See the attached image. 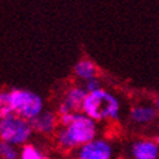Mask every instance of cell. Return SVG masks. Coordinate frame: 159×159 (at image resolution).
<instances>
[{
	"mask_svg": "<svg viewBox=\"0 0 159 159\" xmlns=\"http://www.w3.org/2000/svg\"><path fill=\"white\" fill-rule=\"evenodd\" d=\"M97 134L96 120L83 113H74V118L57 133V145L63 150H71L93 140Z\"/></svg>",
	"mask_w": 159,
	"mask_h": 159,
	"instance_id": "cell-1",
	"label": "cell"
},
{
	"mask_svg": "<svg viewBox=\"0 0 159 159\" xmlns=\"http://www.w3.org/2000/svg\"><path fill=\"white\" fill-rule=\"evenodd\" d=\"M80 111L96 122L109 120V119L118 118L120 111V104L114 94L98 88L85 94Z\"/></svg>",
	"mask_w": 159,
	"mask_h": 159,
	"instance_id": "cell-2",
	"label": "cell"
},
{
	"mask_svg": "<svg viewBox=\"0 0 159 159\" xmlns=\"http://www.w3.org/2000/svg\"><path fill=\"white\" fill-rule=\"evenodd\" d=\"M33 134V128L29 119L14 113L0 119V140L13 145H23Z\"/></svg>",
	"mask_w": 159,
	"mask_h": 159,
	"instance_id": "cell-3",
	"label": "cell"
},
{
	"mask_svg": "<svg viewBox=\"0 0 159 159\" xmlns=\"http://www.w3.org/2000/svg\"><path fill=\"white\" fill-rule=\"evenodd\" d=\"M9 101L12 113L25 119L34 118L43 110V100L39 94L26 89H12L9 91Z\"/></svg>",
	"mask_w": 159,
	"mask_h": 159,
	"instance_id": "cell-4",
	"label": "cell"
},
{
	"mask_svg": "<svg viewBox=\"0 0 159 159\" xmlns=\"http://www.w3.org/2000/svg\"><path fill=\"white\" fill-rule=\"evenodd\" d=\"M113 155L111 145L105 140H93L79 146L78 157L80 159H110Z\"/></svg>",
	"mask_w": 159,
	"mask_h": 159,
	"instance_id": "cell-5",
	"label": "cell"
},
{
	"mask_svg": "<svg viewBox=\"0 0 159 159\" xmlns=\"http://www.w3.org/2000/svg\"><path fill=\"white\" fill-rule=\"evenodd\" d=\"M30 124L33 131L43 134H49L54 132L56 127L58 124V118L56 114L51 111H44L42 110L39 114H36L34 118L30 119Z\"/></svg>",
	"mask_w": 159,
	"mask_h": 159,
	"instance_id": "cell-6",
	"label": "cell"
},
{
	"mask_svg": "<svg viewBox=\"0 0 159 159\" xmlns=\"http://www.w3.org/2000/svg\"><path fill=\"white\" fill-rule=\"evenodd\" d=\"M158 154V144L153 140H141L132 145V157L136 159H157Z\"/></svg>",
	"mask_w": 159,
	"mask_h": 159,
	"instance_id": "cell-7",
	"label": "cell"
},
{
	"mask_svg": "<svg viewBox=\"0 0 159 159\" xmlns=\"http://www.w3.org/2000/svg\"><path fill=\"white\" fill-rule=\"evenodd\" d=\"M157 118V109L150 105L144 106H134L131 110V119L132 122L139 124H148L152 123Z\"/></svg>",
	"mask_w": 159,
	"mask_h": 159,
	"instance_id": "cell-8",
	"label": "cell"
},
{
	"mask_svg": "<svg viewBox=\"0 0 159 159\" xmlns=\"http://www.w3.org/2000/svg\"><path fill=\"white\" fill-rule=\"evenodd\" d=\"M85 89L84 88H80V87H73L70 88L67 92H66V96H65V100L62 102L66 104L67 107L71 110V111H79L80 110V106H82V102L85 97Z\"/></svg>",
	"mask_w": 159,
	"mask_h": 159,
	"instance_id": "cell-9",
	"label": "cell"
},
{
	"mask_svg": "<svg viewBox=\"0 0 159 159\" xmlns=\"http://www.w3.org/2000/svg\"><path fill=\"white\" fill-rule=\"evenodd\" d=\"M74 73L79 79L87 80V79H91V78H96L98 74V69L94 65V62H92L91 60H80L75 65Z\"/></svg>",
	"mask_w": 159,
	"mask_h": 159,
	"instance_id": "cell-10",
	"label": "cell"
},
{
	"mask_svg": "<svg viewBox=\"0 0 159 159\" xmlns=\"http://www.w3.org/2000/svg\"><path fill=\"white\" fill-rule=\"evenodd\" d=\"M20 157L22 159H43L45 158L44 153L40 152L35 145L33 144H23L21 152H20Z\"/></svg>",
	"mask_w": 159,
	"mask_h": 159,
	"instance_id": "cell-11",
	"label": "cell"
},
{
	"mask_svg": "<svg viewBox=\"0 0 159 159\" xmlns=\"http://www.w3.org/2000/svg\"><path fill=\"white\" fill-rule=\"evenodd\" d=\"M0 157L4 159H16L18 157L16 145L9 144L7 141H0Z\"/></svg>",
	"mask_w": 159,
	"mask_h": 159,
	"instance_id": "cell-12",
	"label": "cell"
},
{
	"mask_svg": "<svg viewBox=\"0 0 159 159\" xmlns=\"http://www.w3.org/2000/svg\"><path fill=\"white\" fill-rule=\"evenodd\" d=\"M12 113L9 92H0V119Z\"/></svg>",
	"mask_w": 159,
	"mask_h": 159,
	"instance_id": "cell-13",
	"label": "cell"
},
{
	"mask_svg": "<svg viewBox=\"0 0 159 159\" xmlns=\"http://www.w3.org/2000/svg\"><path fill=\"white\" fill-rule=\"evenodd\" d=\"M98 88H101V87H100V82H98L97 76L84 80V89H85L87 93H88V92H93V91H96Z\"/></svg>",
	"mask_w": 159,
	"mask_h": 159,
	"instance_id": "cell-14",
	"label": "cell"
},
{
	"mask_svg": "<svg viewBox=\"0 0 159 159\" xmlns=\"http://www.w3.org/2000/svg\"><path fill=\"white\" fill-rule=\"evenodd\" d=\"M70 109L67 107V105L66 104H60V106H58V115H61V114H66V113H70Z\"/></svg>",
	"mask_w": 159,
	"mask_h": 159,
	"instance_id": "cell-15",
	"label": "cell"
}]
</instances>
